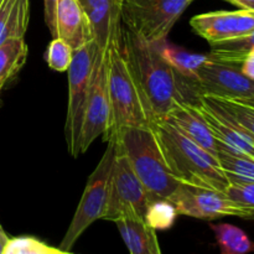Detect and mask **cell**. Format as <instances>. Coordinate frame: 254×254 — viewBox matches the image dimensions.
Instances as JSON below:
<instances>
[{"label":"cell","mask_w":254,"mask_h":254,"mask_svg":"<svg viewBox=\"0 0 254 254\" xmlns=\"http://www.w3.org/2000/svg\"><path fill=\"white\" fill-rule=\"evenodd\" d=\"M109 118L111 107L108 96V67L106 50H102L97 57L84 106L79 135V153L83 154L97 138L108 133Z\"/></svg>","instance_id":"9c48e42d"},{"label":"cell","mask_w":254,"mask_h":254,"mask_svg":"<svg viewBox=\"0 0 254 254\" xmlns=\"http://www.w3.org/2000/svg\"><path fill=\"white\" fill-rule=\"evenodd\" d=\"M178 216V211L170 201L156 198L149 203L144 222L153 230L164 231L173 227Z\"/></svg>","instance_id":"d4e9b609"},{"label":"cell","mask_w":254,"mask_h":254,"mask_svg":"<svg viewBox=\"0 0 254 254\" xmlns=\"http://www.w3.org/2000/svg\"><path fill=\"white\" fill-rule=\"evenodd\" d=\"M30 0H2L0 5V45L11 37H24L29 26Z\"/></svg>","instance_id":"ac0fdd59"},{"label":"cell","mask_w":254,"mask_h":254,"mask_svg":"<svg viewBox=\"0 0 254 254\" xmlns=\"http://www.w3.org/2000/svg\"><path fill=\"white\" fill-rule=\"evenodd\" d=\"M73 49L64 40L54 37L49 44L46 52L47 64L57 72H66L73 59Z\"/></svg>","instance_id":"4316f807"},{"label":"cell","mask_w":254,"mask_h":254,"mask_svg":"<svg viewBox=\"0 0 254 254\" xmlns=\"http://www.w3.org/2000/svg\"><path fill=\"white\" fill-rule=\"evenodd\" d=\"M164 121L175 126L201 148L212 154L215 158H218L220 143L202 118L197 107L191 104H180L173 112H170Z\"/></svg>","instance_id":"2e32d148"},{"label":"cell","mask_w":254,"mask_h":254,"mask_svg":"<svg viewBox=\"0 0 254 254\" xmlns=\"http://www.w3.org/2000/svg\"><path fill=\"white\" fill-rule=\"evenodd\" d=\"M246 9H247V10H251V11H253V12H254V2H252V4L248 5V6L246 7Z\"/></svg>","instance_id":"d6a6232c"},{"label":"cell","mask_w":254,"mask_h":254,"mask_svg":"<svg viewBox=\"0 0 254 254\" xmlns=\"http://www.w3.org/2000/svg\"><path fill=\"white\" fill-rule=\"evenodd\" d=\"M153 129L169 169L179 183L226 193L230 179L217 158L169 122L158 121Z\"/></svg>","instance_id":"3957f363"},{"label":"cell","mask_w":254,"mask_h":254,"mask_svg":"<svg viewBox=\"0 0 254 254\" xmlns=\"http://www.w3.org/2000/svg\"><path fill=\"white\" fill-rule=\"evenodd\" d=\"M240 68L241 72H242L245 76H247L248 78L254 81V50L251 51L250 54L246 56V59L241 62Z\"/></svg>","instance_id":"f1b7e54d"},{"label":"cell","mask_w":254,"mask_h":254,"mask_svg":"<svg viewBox=\"0 0 254 254\" xmlns=\"http://www.w3.org/2000/svg\"><path fill=\"white\" fill-rule=\"evenodd\" d=\"M1 2H2V0H0V5H1Z\"/></svg>","instance_id":"836d02e7"},{"label":"cell","mask_w":254,"mask_h":254,"mask_svg":"<svg viewBox=\"0 0 254 254\" xmlns=\"http://www.w3.org/2000/svg\"><path fill=\"white\" fill-rule=\"evenodd\" d=\"M190 25L195 34L213 45L254 31V12L247 9L203 12L191 17Z\"/></svg>","instance_id":"7c38bea8"},{"label":"cell","mask_w":254,"mask_h":254,"mask_svg":"<svg viewBox=\"0 0 254 254\" xmlns=\"http://www.w3.org/2000/svg\"><path fill=\"white\" fill-rule=\"evenodd\" d=\"M130 254H161L156 231L144 221L122 218L114 222Z\"/></svg>","instance_id":"e0dca14e"},{"label":"cell","mask_w":254,"mask_h":254,"mask_svg":"<svg viewBox=\"0 0 254 254\" xmlns=\"http://www.w3.org/2000/svg\"><path fill=\"white\" fill-rule=\"evenodd\" d=\"M217 159L230 180L254 183V158L231 153L220 146Z\"/></svg>","instance_id":"cb8c5ba5"},{"label":"cell","mask_w":254,"mask_h":254,"mask_svg":"<svg viewBox=\"0 0 254 254\" xmlns=\"http://www.w3.org/2000/svg\"><path fill=\"white\" fill-rule=\"evenodd\" d=\"M226 195L242 208L245 220L254 221V183L230 180Z\"/></svg>","instance_id":"484cf974"},{"label":"cell","mask_w":254,"mask_h":254,"mask_svg":"<svg viewBox=\"0 0 254 254\" xmlns=\"http://www.w3.org/2000/svg\"><path fill=\"white\" fill-rule=\"evenodd\" d=\"M123 44L131 71L155 123L164 121L180 104H198L202 92L197 82L181 74L169 64L156 45L141 41L126 29H123Z\"/></svg>","instance_id":"6da1fadb"},{"label":"cell","mask_w":254,"mask_h":254,"mask_svg":"<svg viewBox=\"0 0 254 254\" xmlns=\"http://www.w3.org/2000/svg\"><path fill=\"white\" fill-rule=\"evenodd\" d=\"M193 0H122V24L146 44L164 41Z\"/></svg>","instance_id":"5b68a950"},{"label":"cell","mask_w":254,"mask_h":254,"mask_svg":"<svg viewBox=\"0 0 254 254\" xmlns=\"http://www.w3.org/2000/svg\"><path fill=\"white\" fill-rule=\"evenodd\" d=\"M59 0H44V14L45 22L49 27L50 32L55 37V10Z\"/></svg>","instance_id":"83f0119b"},{"label":"cell","mask_w":254,"mask_h":254,"mask_svg":"<svg viewBox=\"0 0 254 254\" xmlns=\"http://www.w3.org/2000/svg\"><path fill=\"white\" fill-rule=\"evenodd\" d=\"M202 118L210 127L221 148L241 155L254 158V138L233 119L208 103L202 96L196 104Z\"/></svg>","instance_id":"4fadbf2b"},{"label":"cell","mask_w":254,"mask_h":254,"mask_svg":"<svg viewBox=\"0 0 254 254\" xmlns=\"http://www.w3.org/2000/svg\"><path fill=\"white\" fill-rule=\"evenodd\" d=\"M175 206L178 215L189 216L198 220H216V218L236 216L243 218V211L235 201L226 193L211 189L181 184L178 190L169 198Z\"/></svg>","instance_id":"30bf717a"},{"label":"cell","mask_w":254,"mask_h":254,"mask_svg":"<svg viewBox=\"0 0 254 254\" xmlns=\"http://www.w3.org/2000/svg\"><path fill=\"white\" fill-rule=\"evenodd\" d=\"M202 94L232 99L254 98V81L241 72L240 66L211 59L195 76Z\"/></svg>","instance_id":"8fae6325"},{"label":"cell","mask_w":254,"mask_h":254,"mask_svg":"<svg viewBox=\"0 0 254 254\" xmlns=\"http://www.w3.org/2000/svg\"><path fill=\"white\" fill-rule=\"evenodd\" d=\"M240 101H243V102H246V103H248V104H252V106H254V98H247V99H240Z\"/></svg>","instance_id":"1f68e13d"},{"label":"cell","mask_w":254,"mask_h":254,"mask_svg":"<svg viewBox=\"0 0 254 254\" xmlns=\"http://www.w3.org/2000/svg\"><path fill=\"white\" fill-rule=\"evenodd\" d=\"M155 45L164 59L169 64H173L181 74L189 77V78L195 79V76L200 67L210 60V55L192 54V52L179 49V47L169 44L166 40Z\"/></svg>","instance_id":"44dd1931"},{"label":"cell","mask_w":254,"mask_h":254,"mask_svg":"<svg viewBox=\"0 0 254 254\" xmlns=\"http://www.w3.org/2000/svg\"><path fill=\"white\" fill-rule=\"evenodd\" d=\"M114 140V159L109 180L108 203L103 220L116 222L122 218L144 221L151 198L134 173L121 143Z\"/></svg>","instance_id":"8992f818"},{"label":"cell","mask_w":254,"mask_h":254,"mask_svg":"<svg viewBox=\"0 0 254 254\" xmlns=\"http://www.w3.org/2000/svg\"><path fill=\"white\" fill-rule=\"evenodd\" d=\"M225 1H228L231 2V4L236 5V6H238L240 9H246L248 5L254 2V0H225Z\"/></svg>","instance_id":"f546056e"},{"label":"cell","mask_w":254,"mask_h":254,"mask_svg":"<svg viewBox=\"0 0 254 254\" xmlns=\"http://www.w3.org/2000/svg\"><path fill=\"white\" fill-rule=\"evenodd\" d=\"M7 241H9V237H7V235L4 232L1 226H0V254H2V252H4L5 245H6Z\"/></svg>","instance_id":"4dcf8cb0"},{"label":"cell","mask_w":254,"mask_h":254,"mask_svg":"<svg viewBox=\"0 0 254 254\" xmlns=\"http://www.w3.org/2000/svg\"><path fill=\"white\" fill-rule=\"evenodd\" d=\"M55 37L64 40L73 51L93 40L91 24L79 0H59L55 10Z\"/></svg>","instance_id":"5bb4252c"},{"label":"cell","mask_w":254,"mask_h":254,"mask_svg":"<svg viewBox=\"0 0 254 254\" xmlns=\"http://www.w3.org/2000/svg\"><path fill=\"white\" fill-rule=\"evenodd\" d=\"M29 49L24 37H11L0 45V89L26 62Z\"/></svg>","instance_id":"d6986e66"},{"label":"cell","mask_w":254,"mask_h":254,"mask_svg":"<svg viewBox=\"0 0 254 254\" xmlns=\"http://www.w3.org/2000/svg\"><path fill=\"white\" fill-rule=\"evenodd\" d=\"M210 46L211 52L208 55L211 59L240 66L246 56L254 50V31L238 39L218 42Z\"/></svg>","instance_id":"603a6c76"},{"label":"cell","mask_w":254,"mask_h":254,"mask_svg":"<svg viewBox=\"0 0 254 254\" xmlns=\"http://www.w3.org/2000/svg\"><path fill=\"white\" fill-rule=\"evenodd\" d=\"M88 16L93 40L101 50H107L114 34L121 32L122 0H79Z\"/></svg>","instance_id":"9a60e30c"},{"label":"cell","mask_w":254,"mask_h":254,"mask_svg":"<svg viewBox=\"0 0 254 254\" xmlns=\"http://www.w3.org/2000/svg\"><path fill=\"white\" fill-rule=\"evenodd\" d=\"M111 138L121 143L134 173L146 189L151 201L156 198L169 200L180 183L169 169L154 129L127 128L108 139Z\"/></svg>","instance_id":"277c9868"},{"label":"cell","mask_w":254,"mask_h":254,"mask_svg":"<svg viewBox=\"0 0 254 254\" xmlns=\"http://www.w3.org/2000/svg\"><path fill=\"white\" fill-rule=\"evenodd\" d=\"M108 67V96L111 107L109 136L127 128H153L155 122L126 56L123 30L113 35L106 50Z\"/></svg>","instance_id":"7a4b0ae2"},{"label":"cell","mask_w":254,"mask_h":254,"mask_svg":"<svg viewBox=\"0 0 254 254\" xmlns=\"http://www.w3.org/2000/svg\"><path fill=\"white\" fill-rule=\"evenodd\" d=\"M221 254H250L254 252V243L247 233L230 223H211Z\"/></svg>","instance_id":"ffe728a7"},{"label":"cell","mask_w":254,"mask_h":254,"mask_svg":"<svg viewBox=\"0 0 254 254\" xmlns=\"http://www.w3.org/2000/svg\"><path fill=\"white\" fill-rule=\"evenodd\" d=\"M0 91H1V89H0Z\"/></svg>","instance_id":"e575fe53"},{"label":"cell","mask_w":254,"mask_h":254,"mask_svg":"<svg viewBox=\"0 0 254 254\" xmlns=\"http://www.w3.org/2000/svg\"><path fill=\"white\" fill-rule=\"evenodd\" d=\"M202 97L215 108L233 119L241 128L245 129L254 138V106L240 99L223 98L208 94H202Z\"/></svg>","instance_id":"7402d4cb"},{"label":"cell","mask_w":254,"mask_h":254,"mask_svg":"<svg viewBox=\"0 0 254 254\" xmlns=\"http://www.w3.org/2000/svg\"><path fill=\"white\" fill-rule=\"evenodd\" d=\"M102 50L94 40L73 52V59L68 69V103H67L64 136L68 153L73 158L79 153V135H81L83 112L88 96L92 74L96 66L97 57Z\"/></svg>","instance_id":"ba28073f"},{"label":"cell","mask_w":254,"mask_h":254,"mask_svg":"<svg viewBox=\"0 0 254 254\" xmlns=\"http://www.w3.org/2000/svg\"><path fill=\"white\" fill-rule=\"evenodd\" d=\"M106 151L99 160L98 165L89 175L84 188L83 195L74 212L69 227L67 228L59 250L69 252L82 233L97 220H103L108 203L109 180L114 159V140H107Z\"/></svg>","instance_id":"52a82bcc"}]
</instances>
